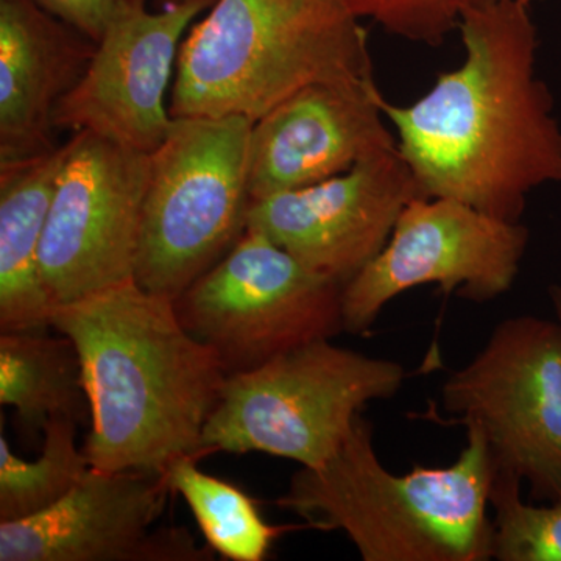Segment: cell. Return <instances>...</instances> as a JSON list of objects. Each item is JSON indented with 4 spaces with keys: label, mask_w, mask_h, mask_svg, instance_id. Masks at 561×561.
I'll list each match as a JSON object with an SVG mask.
<instances>
[{
    "label": "cell",
    "mask_w": 561,
    "mask_h": 561,
    "mask_svg": "<svg viewBox=\"0 0 561 561\" xmlns=\"http://www.w3.org/2000/svg\"><path fill=\"white\" fill-rule=\"evenodd\" d=\"M162 5L169 7V5H175V3L184 2V0H160Z\"/></svg>",
    "instance_id": "24"
},
{
    "label": "cell",
    "mask_w": 561,
    "mask_h": 561,
    "mask_svg": "<svg viewBox=\"0 0 561 561\" xmlns=\"http://www.w3.org/2000/svg\"><path fill=\"white\" fill-rule=\"evenodd\" d=\"M522 483L512 472H494L493 559L561 561V497L548 505L526 504L519 494Z\"/></svg>",
    "instance_id": "20"
},
{
    "label": "cell",
    "mask_w": 561,
    "mask_h": 561,
    "mask_svg": "<svg viewBox=\"0 0 561 561\" xmlns=\"http://www.w3.org/2000/svg\"><path fill=\"white\" fill-rule=\"evenodd\" d=\"M376 80L313 84L254 122L250 136L251 202L301 190L398 149Z\"/></svg>",
    "instance_id": "14"
},
{
    "label": "cell",
    "mask_w": 561,
    "mask_h": 561,
    "mask_svg": "<svg viewBox=\"0 0 561 561\" xmlns=\"http://www.w3.org/2000/svg\"><path fill=\"white\" fill-rule=\"evenodd\" d=\"M245 117H173L150 153L135 280L173 301L227 256L247 230Z\"/></svg>",
    "instance_id": "6"
},
{
    "label": "cell",
    "mask_w": 561,
    "mask_h": 561,
    "mask_svg": "<svg viewBox=\"0 0 561 561\" xmlns=\"http://www.w3.org/2000/svg\"><path fill=\"white\" fill-rule=\"evenodd\" d=\"M442 408L482 432L494 471L512 472L538 502L561 497V323L502 320L442 387Z\"/></svg>",
    "instance_id": "8"
},
{
    "label": "cell",
    "mask_w": 561,
    "mask_h": 561,
    "mask_svg": "<svg viewBox=\"0 0 561 561\" xmlns=\"http://www.w3.org/2000/svg\"><path fill=\"white\" fill-rule=\"evenodd\" d=\"M217 0H184L158 13L146 0L117 10L79 83L55 111V128L90 131L153 153L171 130L165 91L192 21Z\"/></svg>",
    "instance_id": "11"
},
{
    "label": "cell",
    "mask_w": 561,
    "mask_h": 561,
    "mask_svg": "<svg viewBox=\"0 0 561 561\" xmlns=\"http://www.w3.org/2000/svg\"><path fill=\"white\" fill-rule=\"evenodd\" d=\"M493 2V0H472V3H489Z\"/></svg>",
    "instance_id": "25"
},
{
    "label": "cell",
    "mask_w": 561,
    "mask_h": 561,
    "mask_svg": "<svg viewBox=\"0 0 561 561\" xmlns=\"http://www.w3.org/2000/svg\"><path fill=\"white\" fill-rule=\"evenodd\" d=\"M419 197L397 149L312 186L251 202L247 228L345 286L381 253L402 210Z\"/></svg>",
    "instance_id": "13"
},
{
    "label": "cell",
    "mask_w": 561,
    "mask_h": 561,
    "mask_svg": "<svg viewBox=\"0 0 561 561\" xmlns=\"http://www.w3.org/2000/svg\"><path fill=\"white\" fill-rule=\"evenodd\" d=\"M77 427L68 416H51L44 427L43 451L32 461L11 451L0 432V523L49 511L79 485L91 467L77 446Z\"/></svg>",
    "instance_id": "19"
},
{
    "label": "cell",
    "mask_w": 561,
    "mask_h": 561,
    "mask_svg": "<svg viewBox=\"0 0 561 561\" xmlns=\"http://www.w3.org/2000/svg\"><path fill=\"white\" fill-rule=\"evenodd\" d=\"M467 446L449 467L391 474L362 413L337 451L291 476L276 505L306 527L343 531L365 561H486L493 559L489 516L494 463L489 443L467 424Z\"/></svg>",
    "instance_id": "3"
},
{
    "label": "cell",
    "mask_w": 561,
    "mask_h": 561,
    "mask_svg": "<svg viewBox=\"0 0 561 561\" xmlns=\"http://www.w3.org/2000/svg\"><path fill=\"white\" fill-rule=\"evenodd\" d=\"M95 44L36 0H0V165L60 147L55 111L83 77Z\"/></svg>",
    "instance_id": "15"
},
{
    "label": "cell",
    "mask_w": 561,
    "mask_h": 561,
    "mask_svg": "<svg viewBox=\"0 0 561 561\" xmlns=\"http://www.w3.org/2000/svg\"><path fill=\"white\" fill-rule=\"evenodd\" d=\"M404 381L398 362L332 345L330 339L306 343L256 370L227 376L203 430L202 457L262 453L320 467L362 409L394 397Z\"/></svg>",
    "instance_id": "5"
},
{
    "label": "cell",
    "mask_w": 561,
    "mask_h": 561,
    "mask_svg": "<svg viewBox=\"0 0 561 561\" xmlns=\"http://www.w3.org/2000/svg\"><path fill=\"white\" fill-rule=\"evenodd\" d=\"M549 297H551L553 312H556L557 320L561 323V286H552L549 289Z\"/></svg>",
    "instance_id": "23"
},
{
    "label": "cell",
    "mask_w": 561,
    "mask_h": 561,
    "mask_svg": "<svg viewBox=\"0 0 561 561\" xmlns=\"http://www.w3.org/2000/svg\"><path fill=\"white\" fill-rule=\"evenodd\" d=\"M50 328L79 351L91 468L165 472L180 457L202 459L228 373L183 327L172 298L125 280L55 306Z\"/></svg>",
    "instance_id": "2"
},
{
    "label": "cell",
    "mask_w": 561,
    "mask_h": 561,
    "mask_svg": "<svg viewBox=\"0 0 561 561\" xmlns=\"http://www.w3.org/2000/svg\"><path fill=\"white\" fill-rule=\"evenodd\" d=\"M530 232L451 198L409 203L381 253L343 286V331L364 335L393 298L435 284L445 295L489 302L512 290Z\"/></svg>",
    "instance_id": "9"
},
{
    "label": "cell",
    "mask_w": 561,
    "mask_h": 561,
    "mask_svg": "<svg viewBox=\"0 0 561 561\" xmlns=\"http://www.w3.org/2000/svg\"><path fill=\"white\" fill-rule=\"evenodd\" d=\"M65 146L0 165V331H46L51 301L41 245Z\"/></svg>",
    "instance_id": "16"
},
{
    "label": "cell",
    "mask_w": 561,
    "mask_h": 561,
    "mask_svg": "<svg viewBox=\"0 0 561 561\" xmlns=\"http://www.w3.org/2000/svg\"><path fill=\"white\" fill-rule=\"evenodd\" d=\"M175 68L172 117L251 122L313 84L375 79L368 33L341 0H217Z\"/></svg>",
    "instance_id": "4"
},
{
    "label": "cell",
    "mask_w": 561,
    "mask_h": 561,
    "mask_svg": "<svg viewBox=\"0 0 561 561\" xmlns=\"http://www.w3.org/2000/svg\"><path fill=\"white\" fill-rule=\"evenodd\" d=\"M195 457H180L168 468L172 491L186 501L214 552L232 561L267 559L273 542L291 527L272 526L260 505L234 483L203 472Z\"/></svg>",
    "instance_id": "18"
},
{
    "label": "cell",
    "mask_w": 561,
    "mask_h": 561,
    "mask_svg": "<svg viewBox=\"0 0 561 561\" xmlns=\"http://www.w3.org/2000/svg\"><path fill=\"white\" fill-rule=\"evenodd\" d=\"M359 18H370L398 38L438 47L454 31L472 0H341Z\"/></svg>",
    "instance_id": "21"
},
{
    "label": "cell",
    "mask_w": 561,
    "mask_h": 561,
    "mask_svg": "<svg viewBox=\"0 0 561 561\" xmlns=\"http://www.w3.org/2000/svg\"><path fill=\"white\" fill-rule=\"evenodd\" d=\"M150 154L90 131L65 144L41 245L55 306L135 279Z\"/></svg>",
    "instance_id": "10"
},
{
    "label": "cell",
    "mask_w": 561,
    "mask_h": 561,
    "mask_svg": "<svg viewBox=\"0 0 561 561\" xmlns=\"http://www.w3.org/2000/svg\"><path fill=\"white\" fill-rule=\"evenodd\" d=\"M168 472L90 468L49 511L0 523V561H209L187 529L153 530Z\"/></svg>",
    "instance_id": "12"
},
{
    "label": "cell",
    "mask_w": 561,
    "mask_h": 561,
    "mask_svg": "<svg viewBox=\"0 0 561 561\" xmlns=\"http://www.w3.org/2000/svg\"><path fill=\"white\" fill-rule=\"evenodd\" d=\"M343 284L306 267L247 228L236 245L175 300L183 327L228 375L343 331Z\"/></svg>",
    "instance_id": "7"
},
{
    "label": "cell",
    "mask_w": 561,
    "mask_h": 561,
    "mask_svg": "<svg viewBox=\"0 0 561 561\" xmlns=\"http://www.w3.org/2000/svg\"><path fill=\"white\" fill-rule=\"evenodd\" d=\"M459 32V68L411 105L382 95V113L423 197L522 221L531 192L561 186V125L538 76L531 0L471 3Z\"/></svg>",
    "instance_id": "1"
},
{
    "label": "cell",
    "mask_w": 561,
    "mask_h": 561,
    "mask_svg": "<svg viewBox=\"0 0 561 561\" xmlns=\"http://www.w3.org/2000/svg\"><path fill=\"white\" fill-rule=\"evenodd\" d=\"M44 10L99 43L127 0H36Z\"/></svg>",
    "instance_id": "22"
},
{
    "label": "cell",
    "mask_w": 561,
    "mask_h": 561,
    "mask_svg": "<svg viewBox=\"0 0 561 561\" xmlns=\"http://www.w3.org/2000/svg\"><path fill=\"white\" fill-rule=\"evenodd\" d=\"M0 404L14 409L22 431L33 437L51 416L87 421L90 400L72 341L46 331L2 332Z\"/></svg>",
    "instance_id": "17"
}]
</instances>
